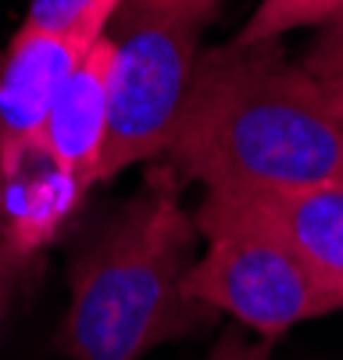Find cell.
I'll return each mask as SVG.
<instances>
[{
  "mask_svg": "<svg viewBox=\"0 0 343 360\" xmlns=\"http://www.w3.org/2000/svg\"><path fill=\"white\" fill-rule=\"evenodd\" d=\"M161 161L208 193L343 186V129L279 43H225L197 58Z\"/></svg>",
  "mask_w": 343,
  "mask_h": 360,
  "instance_id": "6da1fadb",
  "label": "cell"
},
{
  "mask_svg": "<svg viewBox=\"0 0 343 360\" xmlns=\"http://www.w3.org/2000/svg\"><path fill=\"white\" fill-rule=\"evenodd\" d=\"M193 261L197 221L182 211L175 172H154L75 253L61 353L68 360H139L204 328L215 311L186 292Z\"/></svg>",
  "mask_w": 343,
  "mask_h": 360,
  "instance_id": "7a4b0ae2",
  "label": "cell"
},
{
  "mask_svg": "<svg viewBox=\"0 0 343 360\" xmlns=\"http://www.w3.org/2000/svg\"><path fill=\"white\" fill-rule=\"evenodd\" d=\"M208 15L186 0H122L111 25V129L101 182L165 153L197 68Z\"/></svg>",
  "mask_w": 343,
  "mask_h": 360,
  "instance_id": "3957f363",
  "label": "cell"
},
{
  "mask_svg": "<svg viewBox=\"0 0 343 360\" xmlns=\"http://www.w3.org/2000/svg\"><path fill=\"white\" fill-rule=\"evenodd\" d=\"M197 232L208 239V250L193 261L186 292L215 314L236 318L261 339H275L343 311V282L275 232L251 221H208Z\"/></svg>",
  "mask_w": 343,
  "mask_h": 360,
  "instance_id": "277c9868",
  "label": "cell"
},
{
  "mask_svg": "<svg viewBox=\"0 0 343 360\" xmlns=\"http://www.w3.org/2000/svg\"><path fill=\"white\" fill-rule=\"evenodd\" d=\"M111 22L93 18L75 29H29L22 25L0 54V158L39 139L58 93L104 39Z\"/></svg>",
  "mask_w": 343,
  "mask_h": 360,
  "instance_id": "5b68a950",
  "label": "cell"
},
{
  "mask_svg": "<svg viewBox=\"0 0 343 360\" xmlns=\"http://www.w3.org/2000/svg\"><path fill=\"white\" fill-rule=\"evenodd\" d=\"M197 225L208 221H251L293 250H301L311 264L343 282V186H308L286 193H208Z\"/></svg>",
  "mask_w": 343,
  "mask_h": 360,
  "instance_id": "8992f818",
  "label": "cell"
},
{
  "mask_svg": "<svg viewBox=\"0 0 343 360\" xmlns=\"http://www.w3.org/2000/svg\"><path fill=\"white\" fill-rule=\"evenodd\" d=\"M86 196V186L36 143L0 158V253L25 261L51 243Z\"/></svg>",
  "mask_w": 343,
  "mask_h": 360,
  "instance_id": "52a82bcc",
  "label": "cell"
},
{
  "mask_svg": "<svg viewBox=\"0 0 343 360\" xmlns=\"http://www.w3.org/2000/svg\"><path fill=\"white\" fill-rule=\"evenodd\" d=\"M108 72H111V43L104 32V39H96V46L82 58V65L58 93L39 132V146L86 189L101 182V165L108 150V129H111Z\"/></svg>",
  "mask_w": 343,
  "mask_h": 360,
  "instance_id": "ba28073f",
  "label": "cell"
},
{
  "mask_svg": "<svg viewBox=\"0 0 343 360\" xmlns=\"http://www.w3.org/2000/svg\"><path fill=\"white\" fill-rule=\"evenodd\" d=\"M343 18V0H261L232 43H279L297 29H325Z\"/></svg>",
  "mask_w": 343,
  "mask_h": 360,
  "instance_id": "9c48e42d",
  "label": "cell"
},
{
  "mask_svg": "<svg viewBox=\"0 0 343 360\" xmlns=\"http://www.w3.org/2000/svg\"><path fill=\"white\" fill-rule=\"evenodd\" d=\"M122 0H29L22 25L29 29H75L82 22H111Z\"/></svg>",
  "mask_w": 343,
  "mask_h": 360,
  "instance_id": "30bf717a",
  "label": "cell"
},
{
  "mask_svg": "<svg viewBox=\"0 0 343 360\" xmlns=\"http://www.w3.org/2000/svg\"><path fill=\"white\" fill-rule=\"evenodd\" d=\"M315 79H332L343 72V18H336L332 25L322 29V36L311 43L308 58L301 61Z\"/></svg>",
  "mask_w": 343,
  "mask_h": 360,
  "instance_id": "8fae6325",
  "label": "cell"
},
{
  "mask_svg": "<svg viewBox=\"0 0 343 360\" xmlns=\"http://www.w3.org/2000/svg\"><path fill=\"white\" fill-rule=\"evenodd\" d=\"M208 360H272V353L265 342H247L239 332H225L208 353Z\"/></svg>",
  "mask_w": 343,
  "mask_h": 360,
  "instance_id": "7c38bea8",
  "label": "cell"
},
{
  "mask_svg": "<svg viewBox=\"0 0 343 360\" xmlns=\"http://www.w3.org/2000/svg\"><path fill=\"white\" fill-rule=\"evenodd\" d=\"M322 93H325V104H329L332 118H336L339 129H343V72L332 75V79H322Z\"/></svg>",
  "mask_w": 343,
  "mask_h": 360,
  "instance_id": "4fadbf2b",
  "label": "cell"
},
{
  "mask_svg": "<svg viewBox=\"0 0 343 360\" xmlns=\"http://www.w3.org/2000/svg\"><path fill=\"white\" fill-rule=\"evenodd\" d=\"M186 4H189V8H197L201 15H208V18H211V15H215V8H218V0H186Z\"/></svg>",
  "mask_w": 343,
  "mask_h": 360,
  "instance_id": "5bb4252c",
  "label": "cell"
},
{
  "mask_svg": "<svg viewBox=\"0 0 343 360\" xmlns=\"http://www.w3.org/2000/svg\"><path fill=\"white\" fill-rule=\"evenodd\" d=\"M4 264H8V257L0 253V296H4ZM0 311H4V300H0Z\"/></svg>",
  "mask_w": 343,
  "mask_h": 360,
  "instance_id": "9a60e30c",
  "label": "cell"
}]
</instances>
